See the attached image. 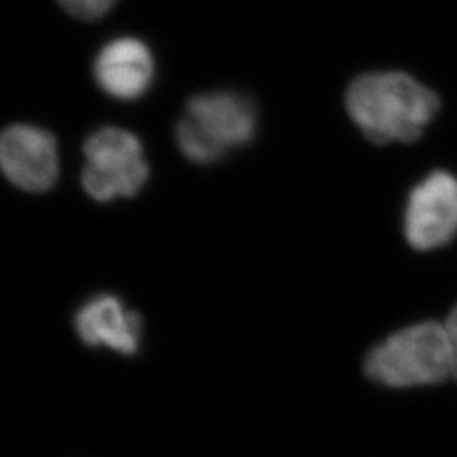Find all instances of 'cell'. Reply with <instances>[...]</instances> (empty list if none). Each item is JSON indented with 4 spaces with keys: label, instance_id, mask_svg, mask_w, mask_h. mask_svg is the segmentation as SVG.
<instances>
[{
    "label": "cell",
    "instance_id": "6da1fadb",
    "mask_svg": "<svg viewBox=\"0 0 457 457\" xmlns=\"http://www.w3.org/2000/svg\"><path fill=\"white\" fill-rule=\"evenodd\" d=\"M345 109L376 145L411 143L441 109L436 92L403 71H373L353 80Z\"/></svg>",
    "mask_w": 457,
    "mask_h": 457
},
{
    "label": "cell",
    "instance_id": "8992f818",
    "mask_svg": "<svg viewBox=\"0 0 457 457\" xmlns=\"http://www.w3.org/2000/svg\"><path fill=\"white\" fill-rule=\"evenodd\" d=\"M0 163L17 188L34 194L46 192L60 171L56 139L37 126L14 124L2 134Z\"/></svg>",
    "mask_w": 457,
    "mask_h": 457
},
{
    "label": "cell",
    "instance_id": "277c9868",
    "mask_svg": "<svg viewBox=\"0 0 457 457\" xmlns=\"http://www.w3.org/2000/svg\"><path fill=\"white\" fill-rule=\"evenodd\" d=\"M82 185L97 202L134 196L149 177L145 149L137 136L120 128H102L83 145Z\"/></svg>",
    "mask_w": 457,
    "mask_h": 457
},
{
    "label": "cell",
    "instance_id": "7a4b0ae2",
    "mask_svg": "<svg viewBox=\"0 0 457 457\" xmlns=\"http://www.w3.org/2000/svg\"><path fill=\"white\" fill-rule=\"evenodd\" d=\"M364 366L366 375L388 388L437 385L454 376L453 344L445 326L420 322L378 344Z\"/></svg>",
    "mask_w": 457,
    "mask_h": 457
},
{
    "label": "cell",
    "instance_id": "30bf717a",
    "mask_svg": "<svg viewBox=\"0 0 457 457\" xmlns=\"http://www.w3.org/2000/svg\"><path fill=\"white\" fill-rule=\"evenodd\" d=\"M445 328L449 334V339L453 344V354H454V378L457 379V305L451 312L447 322H445Z\"/></svg>",
    "mask_w": 457,
    "mask_h": 457
},
{
    "label": "cell",
    "instance_id": "3957f363",
    "mask_svg": "<svg viewBox=\"0 0 457 457\" xmlns=\"http://www.w3.org/2000/svg\"><path fill=\"white\" fill-rule=\"evenodd\" d=\"M258 128L253 100L237 92H207L188 100L177 126V145L188 162L211 164L247 145Z\"/></svg>",
    "mask_w": 457,
    "mask_h": 457
},
{
    "label": "cell",
    "instance_id": "ba28073f",
    "mask_svg": "<svg viewBox=\"0 0 457 457\" xmlns=\"http://www.w3.org/2000/svg\"><path fill=\"white\" fill-rule=\"evenodd\" d=\"M75 328L87 345H105L120 354H136L141 344L143 322L119 298L98 295L79 311Z\"/></svg>",
    "mask_w": 457,
    "mask_h": 457
},
{
    "label": "cell",
    "instance_id": "52a82bcc",
    "mask_svg": "<svg viewBox=\"0 0 457 457\" xmlns=\"http://www.w3.org/2000/svg\"><path fill=\"white\" fill-rule=\"evenodd\" d=\"M94 77L98 87L117 100L143 97L154 79L153 53L137 37L112 39L98 51Z\"/></svg>",
    "mask_w": 457,
    "mask_h": 457
},
{
    "label": "cell",
    "instance_id": "9c48e42d",
    "mask_svg": "<svg viewBox=\"0 0 457 457\" xmlns=\"http://www.w3.org/2000/svg\"><path fill=\"white\" fill-rule=\"evenodd\" d=\"M117 0H60L62 7L70 16L82 21H96L105 16Z\"/></svg>",
    "mask_w": 457,
    "mask_h": 457
},
{
    "label": "cell",
    "instance_id": "5b68a950",
    "mask_svg": "<svg viewBox=\"0 0 457 457\" xmlns=\"http://www.w3.org/2000/svg\"><path fill=\"white\" fill-rule=\"evenodd\" d=\"M403 230L409 245L432 251L451 245L457 236V177L437 170L410 192Z\"/></svg>",
    "mask_w": 457,
    "mask_h": 457
}]
</instances>
